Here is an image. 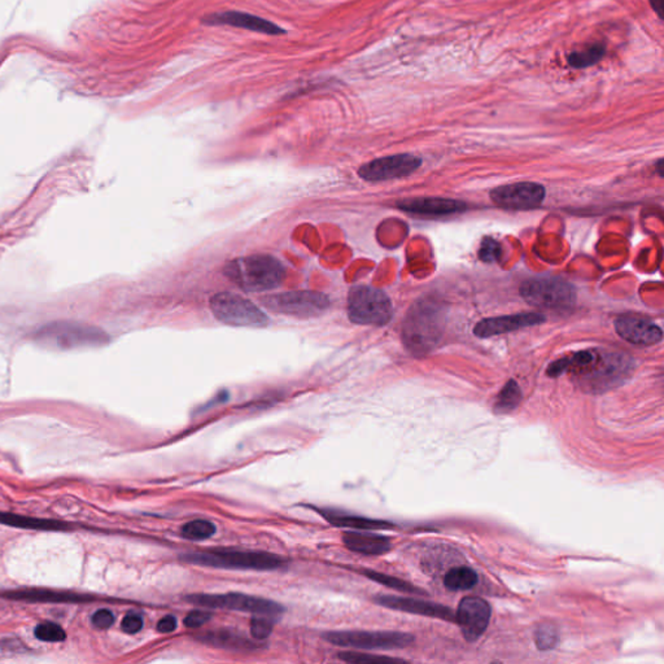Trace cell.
<instances>
[{"mask_svg": "<svg viewBox=\"0 0 664 664\" xmlns=\"http://www.w3.org/2000/svg\"><path fill=\"white\" fill-rule=\"evenodd\" d=\"M326 518V521H330L336 527L341 528H352V530H388L392 528L394 526L388 521H375V519H368L363 517H357V515H350V514H342L339 512H332V510H318Z\"/></svg>", "mask_w": 664, "mask_h": 664, "instance_id": "44dd1931", "label": "cell"}, {"mask_svg": "<svg viewBox=\"0 0 664 664\" xmlns=\"http://www.w3.org/2000/svg\"><path fill=\"white\" fill-rule=\"evenodd\" d=\"M122 630L125 633H129V635H134V633H138L140 629L143 628V619L140 615L138 614H134V612H130L127 614L124 620H122Z\"/></svg>", "mask_w": 664, "mask_h": 664, "instance_id": "d590c367", "label": "cell"}, {"mask_svg": "<svg viewBox=\"0 0 664 664\" xmlns=\"http://www.w3.org/2000/svg\"><path fill=\"white\" fill-rule=\"evenodd\" d=\"M216 533V526L212 521L198 519L189 521L182 527V536L189 540H205Z\"/></svg>", "mask_w": 664, "mask_h": 664, "instance_id": "83f0119b", "label": "cell"}, {"mask_svg": "<svg viewBox=\"0 0 664 664\" xmlns=\"http://www.w3.org/2000/svg\"><path fill=\"white\" fill-rule=\"evenodd\" d=\"M477 584V575L470 567H456L445 575L444 585L449 591H470Z\"/></svg>", "mask_w": 664, "mask_h": 664, "instance_id": "cb8c5ba5", "label": "cell"}, {"mask_svg": "<svg viewBox=\"0 0 664 664\" xmlns=\"http://www.w3.org/2000/svg\"><path fill=\"white\" fill-rule=\"evenodd\" d=\"M273 632V623L265 615L254 616L251 620V635L256 640H265Z\"/></svg>", "mask_w": 664, "mask_h": 664, "instance_id": "d6a6232c", "label": "cell"}, {"mask_svg": "<svg viewBox=\"0 0 664 664\" xmlns=\"http://www.w3.org/2000/svg\"><path fill=\"white\" fill-rule=\"evenodd\" d=\"M215 22H221V24H227L233 27H244V29H251L254 31H261L266 34H279L282 30L278 27L273 25L269 21L262 20V18L245 15V13H236V12H230V13H224L215 17Z\"/></svg>", "mask_w": 664, "mask_h": 664, "instance_id": "7402d4cb", "label": "cell"}, {"mask_svg": "<svg viewBox=\"0 0 664 664\" xmlns=\"http://www.w3.org/2000/svg\"><path fill=\"white\" fill-rule=\"evenodd\" d=\"M177 624H178V623H177V619H175L174 616L166 615V616H164V618L159 621L157 630H159L160 633H171L173 630L177 629Z\"/></svg>", "mask_w": 664, "mask_h": 664, "instance_id": "74e56055", "label": "cell"}, {"mask_svg": "<svg viewBox=\"0 0 664 664\" xmlns=\"http://www.w3.org/2000/svg\"><path fill=\"white\" fill-rule=\"evenodd\" d=\"M189 603L210 607V609H227V610L247 611L257 615L277 616L283 614L284 607L277 602L266 598L247 596L242 593L227 594H192L186 597Z\"/></svg>", "mask_w": 664, "mask_h": 664, "instance_id": "ba28073f", "label": "cell"}, {"mask_svg": "<svg viewBox=\"0 0 664 664\" xmlns=\"http://www.w3.org/2000/svg\"><path fill=\"white\" fill-rule=\"evenodd\" d=\"M650 4L653 9L658 13V16L662 18V10H663V0H650Z\"/></svg>", "mask_w": 664, "mask_h": 664, "instance_id": "f35d334b", "label": "cell"}, {"mask_svg": "<svg viewBox=\"0 0 664 664\" xmlns=\"http://www.w3.org/2000/svg\"><path fill=\"white\" fill-rule=\"evenodd\" d=\"M13 597L17 598H24V600H30V601L42 602H71L75 600H81L80 597H75L72 594H65V593L57 592H24L17 593Z\"/></svg>", "mask_w": 664, "mask_h": 664, "instance_id": "f1b7e54d", "label": "cell"}, {"mask_svg": "<svg viewBox=\"0 0 664 664\" xmlns=\"http://www.w3.org/2000/svg\"><path fill=\"white\" fill-rule=\"evenodd\" d=\"M521 391L515 380H510L503 387L500 395L497 396L494 404V413L506 414L512 412L521 404Z\"/></svg>", "mask_w": 664, "mask_h": 664, "instance_id": "d4e9b609", "label": "cell"}, {"mask_svg": "<svg viewBox=\"0 0 664 664\" xmlns=\"http://www.w3.org/2000/svg\"><path fill=\"white\" fill-rule=\"evenodd\" d=\"M0 523L7 524L10 527L25 528V530L59 531L64 528V524L59 521L29 518L24 515L10 514V512H0Z\"/></svg>", "mask_w": 664, "mask_h": 664, "instance_id": "603a6c76", "label": "cell"}, {"mask_svg": "<svg viewBox=\"0 0 664 664\" xmlns=\"http://www.w3.org/2000/svg\"><path fill=\"white\" fill-rule=\"evenodd\" d=\"M558 641V633L556 628L544 624L540 626L539 628L535 632V644L539 650H550L556 647Z\"/></svg>", "mask_w": 664, "mask_h": 664, "instance_id": "4dcf8cb0", "label": "cell"}, {"mask_svg": "<svg viewBox=\"0 0 664 664\" xmlns=\"http://www.w3.org/2000/svg\"><path fill=\"white\" fill-rule=\"evenodd\" d=\"M521 296L531 305L548 309H565L574 305L575 288L561 279H532L523 284Z\"/></svg>", "mask_w": 664, "mask_h": 664, "instance_id": "30bf717a", "label": "cell"}, {"mask_svg": "<svg viewBox=\"0 0 664 664\" xmlns=\"http://www.w3.org/2000/svg\"><path fill=\"white\" fill-rule=\"evenodd\" d=\"M262 304L280 315L310 318L324 313L330 305L329 297L315 291H292L262 298Z\"/></svg>", "mask_w": 664, "mask_h": 664, "instance_id": "9c48e42d", "label": "cell"}, {"mask_svg": "<svg viewBox=\"0 0 664 664\" xmlns=\"http://www.w3.org/2000/svg\"><path fill=\"white\" fill-rule=\"evenodd\" d=\"M605 52H606L605 45L597 43V45L588 47L586 50L577 51V52L570 55L568 63L572 68L584 69V68H588L591 65L598 63L602 57L605 56Z\"/></svg>", "mask_w": 664, "mask_h": 664, "instance_id": "484cf974", "label": "cell"}, {"mask_svg": "<svg viewBox=\"0 0 664 664\" xmlns=\"http://www.w3.org/2000/svg\"><path fill=\"white\" fill-rule=\"evenodd\" d=\"M36 339L59 347L91 345L106 341V333L95 327L75 322H57L45 326L36 332Z\"/></svg>", "mask_w": 664, "mask_h": 664, "instance_id": "8fae6325", "label": "cell"}, {"mask_svg": "<svg viewBox=\"0 0 664 664\" xmlns=\"http://www.w3.org/2000/svg\"><path fill=\"white\" fill-rule=\"evenodd\" d=\"M198 640L205 645L227 649V650H252V649H256V644H253L251 640H248L245 636L240 635L239 632H235L231 629H218V630L207 632V633L199 636Z\"/></svg>", "mask_w": 664, "mask_h": 664, "instance_id": "ffe728a7", "label": "cell"}, {"mask_svg": "<svg viewBox=\"0 0 664 664\" xmlns=\"http://www.w3.org/2000/svg\"><path fill=\"white\" fill-rule=\"evenodd\" d=\"M374 601L377 602V605L391 610L403 611L407 614L421 615V616H427L433 619L456 621V615L453 611L449 607H445L439 603H433V602L421 601L417 598L398 597V596H377Z\"/></svg>", "mask_w": 664, "mask_h": 664, "instance_id": "9a60e30c", "label": "cell"}, {"mask_svg": "<svg viewBox=\"0 0 664 664\" xmlns=\"http://www.w3.org/2000/svg\"><path fill=\"white\" fill-rule=\"evenodd\" d=\"M342 541L349 550L363 556H380L391 549L389 539L368 532H345L342 535Z\"/></svg>", "mask_w": 664, "mask_h": 664, "instance_id": "d6986e66", "label": "cell"}, {"mask_svg": "<svg viewBox=\"0 0 664 664\" xmlns=\"http://www.w3.org/2000/svg\"><path fill=\"white\" fill-rule=\"evenodd\" d=\"M392 315V303L382 289L371 286H356L350 289L348 315L353 324L384 326Z\"/></svg>", "mask_w": 664, "mask_h": 664, "instance_id": "5b68a950", "label": "cell"}, {"mask_svg": "<svg viewBox=\"0 0 664 664\" xmlns=\"http://www.w3.org/2000/svg\"><path fill=\"white\" fill-rule=\"evenodd\" d=\"M491 606L479 597H466L458 606L456 621L467 642H475L483 636L491 620Z\"/></svg>", "mask_w": 664, "mask_h": 664, "instance_id": "5bb4252c", "label": "cell"}, {"mask_svg": "<svg viewBox=\"0 0 664 664\" xmlns=\"http://www.w3.org/2000/svg\"><path fill=\"white\" fill-rule=\"evenodd\" d=\"M444 331L442 309L430 301L417 303L404 324L405 345L414 354L426 353L438 344Z\"/></svg>", "mask_w": 664, "mask_h": 664, "instance_id": "277c9868", "label": "cell"}, {"mask_svg": "<svg viewBox=\"0 0 664 664\" xmlns=\"http://www.w3.org/2000/svg\"><path fill=\"white\" fill-rule=\"evenodd\" d=\"M500 244L497 242H494L493 239L491 238H486L482 248H480V259L483 261H486V262H492V261L498 260V256L501 254V251H500Z\"/></svg>", "mask_w": 664, "mask_h": 664, "instance_id": "836d02e7", "label": "cell"}, {"mask_svg": "<svg viewBox=\"0 0 664 664\" xmlns=\"http://www.w3.org/2000/svg\"><path fill=\"white\" fill-rule=\"evenodd\" d=\"M210 309L219 322L235 327H266L269 318L245 297L221 292L210 298Z\"/></svg>", "mask_w": 664, "mask_h": 664, "instance_id": "8992f818", "label": "cell"}, {"mask_svg": "<svg viewBox=\"0 0 664 664\" xmlns=\"http://www.w3.org/2000/svg\"><path fill=\"white\" fill-rule=\"evenodd\" d=\"M421 165V157L410 153H401L365 164L359 168V174L362 180L368 182H383L410 175L418 171Z\"/></svg>", "mask_w": 664, "mask_h": 664, "instance_id": "7c38bea8", "label": "cell"}, {"mask_svg": "<svg viewBox=\"0 0 664 664\" xmlns=\"http://www.w3.org/2000/svg\"><path fill=\"white\" fill-rule=\"evenodd\" d=\"M629 370L628 362L623 356L603 354L598 350H583L568 359L553 362L548 368L550 377L562 375L565 371H574L593 386L602 388L620 380Z\"/></svg>", "mask_w": 664, "mask_h": 664, "instance_id": "6da1fadb", "label": "cell"}, {"mask_svg": "<svg viewBox=\"0 0 664 664\" xmlns=\"http://www.w3.org/2000/svg\"><path fill=\"white\" fill-rule=\"evenodd\" d=\"M92 624L99 629H107L109 627L113 626L115 623V615L112 614V611L106 610V609H101V610H98L94 616H92Z\"/></svg>", "mask_w": 664, "mask_h": 664, "instance_id": "8d00e7d4", "label": "cell"}, {"mask_svg": "<svg viewBox=\"0 0 664 664\" xmlns=\"http://www.w3.org/2000/svg\"><path fill=\"white\" fill-rule=\"evenodd\" d=\"M545 195L547 192L544 186L539 183L519 182L496 187L491 192V199L497 207L524 210L540 207Z\"/></svg>", "mask_w": 664, "mask_h": 664, "instance_id": "4fadbf2b", "label": "cell"}, {"mask_svg": "<svg viewBox=\"0 0 664 664\" xmlns=\"http://www.w3.org/2000/svg\"><path fill=\"white\" fill-rule=\"evenodd\" d=\"M545 317L539 313H519V315H503L496 318H486L476 324L474 333L477 338H492L506 332L517 331L531 326L544 324Z\"/></svg>", "mask_w": 664, "mask_h": 664, "instance_id": "2e32d148", "label": "cell"}, {"mask_svg": "<svg viewBox=\"0 0 664 664\" xmlns=\"http://www.w3.org/2000/svg\"><path fill=\"white\" fill-rule=\"evenodd\" d=\"M182 562L191 565L216 567V568H233V570H257L271 571L283 568L287 561L282 556L264 553V551H239L216 549L200 553H187L180 556Z\"/></svg>", "mask_w": 664, "mask_h": 664, "instance_id": "3957f363", "label": "cell"}, {"mask_svg": "<svg viewBox=\"0 0 664 664\" xmlns=\"http://www.w3.org/2000/svg\"><path fill=\"white\" fill-rule=\"evenodd\" d=\"M224 274L243 291L265 292L282 284L286 270L282 262L273 256L252 254L227 262Z\"/></svg>", "mask_w": 664, "mask_h": 664, "instance_id": "7a4b0ae2", "label": "cell"}, {"mask_svg": "<svg viewBox=\"0 0 664 664\" xmlns=\"http://www.w3.org/2000/svg\"><path fill=\"white\" fill-rule=\"evenodd\" d=\"M34 633L38 640L45 641V642H60L66 637L65 630L59 624L50 623V621L41 623L39 626H36Z\"/></svg>", "mask_w": 664, "mask_h": 664, "instance_id": "f546056e", "label": "cell"}, {"mask_svg": "<svg viewBox=\"0 0 664 664\" xmlns=\"http://www.w3.org/2000/svg\"><path fill=\"white\" fill-rule=\"evenodd\" d=\"M339 658L348 663H396L403 662L396 658L388 656H368V654H359V653H340Z\"/></svg>", "mask_w": 664, "mask_h": 664, "instance_id": "1f68e13d", "label": "cell"}, {"mask_svg": "<svg viewBox=\"0 0 664 664\" xmlns=\"http://www.w3.org/2000/svg\"><path fill=\"white\" fill-rule=\"evenodd\" d=\"M362 574L365 575L368 579H371L373 582H375L377 584H382L384 585L387 588H391V589H396V591H400V592H406V593H418V594H423L422 589L414 586L413 584L406 583L404 580L401 579H397V577H394V576H389V575L380 574V572H377V571H363Z\"/></svg>", "mask_w": 664, "mask_h": 664, "instance_id": "4316f807", "label": "cell"}, {"mask_svg": "<svg viewBox=\"0 0 664 664\" xmlns=\"http://www.w3.org/2000/svg\"><path fill=\"white\" fill-rule=\"evenodd\" d=\"M397 207L418 216H449L466 210L465 203L442 198L406 199L398 201Z\"/></svg>", "mask_w": 664, "mask_h": 664, "instance_id": "ac0fdd59", "label": "cell"}, {"mask_svg": "<svg viewBox=\"0 0 664 664\" xmlns=\"http://www.w3.org/2000/svg\"><path fill=\"white\" fill-rule=\"evenodd\" d=\"M324 638L336 647H354L366 650H394L410 647L414 637L403 632L382 630H340L324 633Z\"/></svg>", "mask_w": 664, "mask_h": 664, "instance_id": "52a82bcc", "label": "cell"}, {"mask_svg": "<svg viewBox=\"0 0 664 664\" xmlns=\"http://www.w3.org/2000/svg\"><path fill=\"white\" fill-rule=\"evenodd\" d=\"M210 619H212V612L201 610L191 611L185 618V626L187 628H199Z\"/></svg>", "mask_w": 664, "mask_h": 664, "instance_id": "e575fe53", "label": "cell"}, {"mask_svg": "<svg viewBox=\"0 0 664 664\" xmlns=\"http://www.w3.org/2000/svg\"><path fill=\"white\" fill-rule=\"evenodd\" d=\"M615 330L621 339L635 345H653L663 336L659 326L647 318L630 315H621L615 319Z\"/></svg>", "mask_w": 664, "mask_h": 664, "instance_id": "e0dca14e", "label": "cell"}]
</instances>
